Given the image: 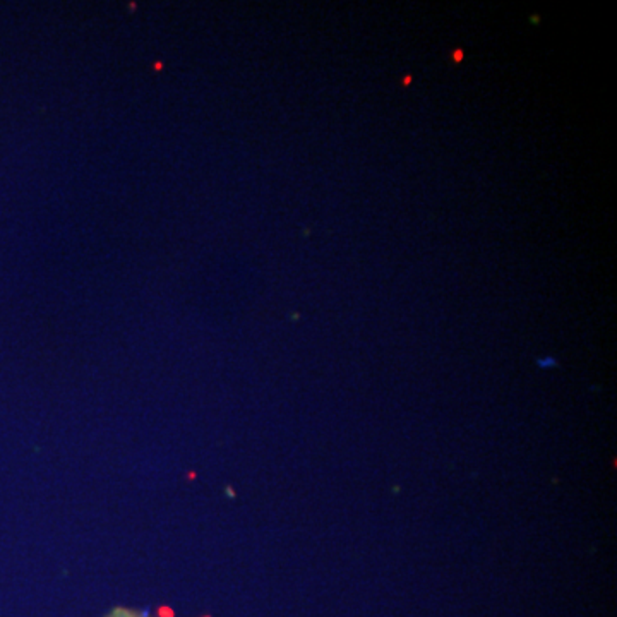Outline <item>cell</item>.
<instances>
[{"mask_svg":"<svg viewBox=\"0 0 617 617\" xmlns=\"http://www.w3.org/2000/svg\"><path fill=\"white\" fill-rule=\"evenodd\" d=\"M105 617H153L149 616L148 612H141V611H132V609H124V607H117L107 614Z\"/></svg>","mask_w":617,"mask_h":617,"instance_id":"6da1fadb","label":"cell"}]
</instances>
